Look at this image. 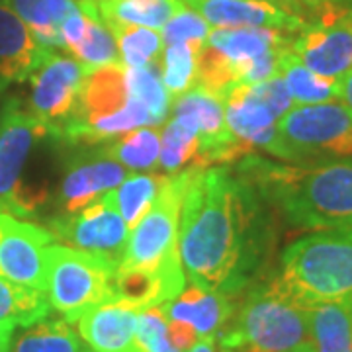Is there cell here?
<instances>
[{
  "label": "cell",
  "instance_id": "21",
  "mask_svg": "<svg viewBox=\"0 0 352 352\" xmlns=\"http://www.w3.org/2000/svg\"><path fill=\"white\" fill-rule=\"evenodd\" d=\"M106 24L163 30L184 8L182 0H96Z\"/></svg>",
  "mask_w": 352,
  "mask_h": 352
},
{
  "label": "cell",
  "instance_id": "10",
  "mask_svg": "<svg viewBox=\"0 0 352 352\" xmlns=\"http://www.w3.org/2000/svg\"><path fill=\"white\" fill-rule=\"evenodd\" d=\"M85 69L75 57L50 50L38 69L30 75V112L50 127L51 135L61 133L63 126L75 116Z\"/></svg>",
  "mask_w": 352,
  "mask_h": 352
},
{
  "label": "cell",
  "instance_id": "26",
  "mask_svg": "<svg viewBox=\"0 0 352 352\" xmlns=\"http://www.w3.org/2000/svg\"><path fill=\"white\" fill-rule=\"evenodd\" d=\"M51 311L47 294L0 278V323L30 327Z\"/></svg>",
  "mask_w": 352,
  "mask_h": 352
},
{
  "label": "cell",
  "instance_id": "41",
  "mask_svg": "<svg viewBox=\"0 0 352 352\" xmlns=\"http://www.w3.org/2000/svg\"><path fill=\"white\" fill-rule=\"evenodd\" d=\"M337 2H339V0H337ZM340 2H342V0H340ZM351 2H352V0H351Z\"/></svg>",
  "mask_w": 352,
  "mask_h": 352
},
{
  "label": "cell",
  "instance_id": "28",
  "mask_svg": "<svg viewBox=\"0 0 352 352\" xmlns=\"http://www.w3.org/2000/svg\"><path fill=\"white\" fill-rule=\"evenodd\" d=\"M73 57L80 63V67L85 69V75L106 67V65L122 63L120 59V51L116 45L110 28L102 22L100 10L98 4L96 8L90 12V20H88V28L85 38L76 43L75 47L71 50Z\"/></svg>",
  "mask_w": 352,
  "mask_h": 352
},
{
  "label": "cell",
  "instance_id": "15",
  "mask_svg": "<svg viewBox=\"0 0 352 352\" xmlns=\"http://www.w3.org/2000/svg\"><path fill=\"white\" fill-rule=\"evenodd\" d=\"M127 178V170L104 153H90L69 164L61 182L59 201L65 214H76L106 192L118 188Z\"/></svg>",
  "mask_w": 352,
  "mask_h": 352
},
{
  "label": "cell",
  "instance_id": "32",
  "mask_svg": "<svg viewBox=\"0 0 352 352\" xmlns=\"http://www.w3.org/2000/svg\"><path fill=\"white\" fill-rule=\"evenodd\" d=\"M112 32L120 59L126 67H143L155 63L163 51V38L157 30L139 25L106 24Z\"/></svg>",
  "mask_w": 352,
  "mask_h": 352
},
{
  "label": "cell",
  "instance_id": "43",
  "mask_svg": "<svg viewBox=\"0 0 352 352\" xmlns=\"http://www.w3.org/2000/svg\"><path fill=\"white\" fill-rule=\"evenodd\" d=\"M90 352H92V351H90Z\"/></svg>",
  "mask_w": 352,
  "mask_h": 352
},
{
  "label": "cell",
  "instance_id": "22",
  "mask_svg": "<svg viewBox=\"0 0 352 352\" xmlns=\"http://www.w3.org/2000/svg\"><path fill=\"white\" fill-rule=\"evenodd\" d=\"M159 164L168 175L182 173L184 166L201 168L198 126L190 116H175L166 122L161 139Z\"/></svg>",
  "mask_w": 352,
  "mask_h": 352
},
{
  "label": "cell",
  "instance_id": "7",
  "mask_svg": "<svg viewBox=\"0 0 352 352\" xmlns=\"http://www.w3.org/2000/svg\"><path fill=\"white\" fill-rule=\"evenodd\" d=\"M51 135L50 127L16 98H8L0 110V210L12 215L36 214L45 192L20 182V175L34 145Z\"/></svg>",
  "mask_w": 352,
  "mask_h": 352
},
{
  "label": "cell",
  "instance_id": "37",
  "mask_svg": "<svg viewBox=\"0 0 352 352\" xmlns=\"http://www.w3.org/2000/svg\"><path fill=\"white\" fill-rule=\"evenodd\" d=\"M14 331H16V325H12V323H0V352L10 351Z\"/></svg>",
  "mask_w": 352,
  "mask_h": 352
},
{
  "label": "cell",
  "instance_id": "3",
  "mask_svg": "<svg viewBox=\"0 0 352 352\" xmlns=\"http://www.w3.org/2000/svg\"><path fill=\"white\" fill-rule=\"evenodd\" d=\"M278 284L305 307L352 305V227L325 229L286 247Z\"/></svg>",
  "mask_w": 352,
  "mask_h": 352
},
{
  "label": "cell",
  "instance_id": "9",
  "mask_svg": "<svg viewBox=\"0 0 352 352\" xmlns=\"http://www.w3.org/2000/svg\"><path fill=\"white\" fill-rule=\"evenodd\" d=\"M51 233L75 249L98 254L116 264L122 263L129 239V227L118 212L113 190L76 214L53 219Z\"/></svg>",
  "mask_w": 352,
  "mask_h": 352
},
{
  "label": "cell",
  "instance_id": "2",
  "mask_svg": "<svg viewBox=\"0 0 352 352\" xmlns=\"http://www.w3.org/2000/svg\"><path fill=\"white\" fill-rule=\"evenodd\" d=\"M237 173L298 229L352 227V157L303 166L249 155Z\"/></svg>",
  "mask_w": 352,
  "mask_h": 352
},
{
  "label": "cell",
  "instance_id": "11",
  "mask_svg": "<svg viewBox=\"0 0 352 352\" xmlns=\"http://www.w3.org/2000/svg\"><path fill=\"white\" fill-rule=\"evenodd\" d=\"M53 241L50 229L0 210V278L45 292V247Z\"/></svg>",
  "mask_w": 352,
  "mask_h": 352
},
{
  "label": "cell",
  "instance_id": "17",
  "mask_svg": "<svg viewBox=\"0 0 352 352\" xmlns=\"http://www.w3.org/2000/svg\"><path fill=\"white\" fill-rule=\"evenodd\" d=\"M47 51L24 20L0 2V90L30 78Z\"/></svg>",
  "mask_w": 352,
  "mask_h": 352
},
{
  "label": "cell",
  "instance_id": "24",
  "mask_svg": "<svg viewBox=\"0 0 352 352\" xmlns=\"http://www.w3.org/2000/svg\"><path fill=\"white\" fill-rule=\"evenodd\" d=\"M8 352H90L65 319H41L14 337Z\"/></svg>",
  "mask_w": 352,
  "mask_h": 352
},
{
  "label": "cell",
  "instance_id": "4",
  "mask_svg": "<svg viewBox=\"0 0 352 352\" xmlns=\"http://www.w3.org/2000/svg\"><path fill=\"white\" fill-rule=\"evenodd\" d=\"M307 346H314L311 307L296 302L276 278L247 294L221 335L223 352H296Z\"/></svg>",
  "mask_w": 352,
  "mask_h": 352
},
{
  "label": "cell",
  "instance_id": "38",
  "mask_svg": "<svg viewBox=\"0 0 352 352\" xmlns=\"http://www.w3.org/2000/svg\"><path fill=\"white\" fill-rule=\"evenodd\" d=\"M188 352H215V339H212V337L198 339Z\"/></svg>",
  "mask_w": 352,
  "mask_h": 352
},
{
  "label": "cell",
  "instance_id": "39",
  "mask_svg": "<svg viewBox=\"0 0 352 352\" xmlns=\"http://www.w3.org/2000/svg\"><path fill=\"white\" fill-rule=\"evenodd\" d=\"M296 352H315L314 346H307V349H302V351H296Z\"/></svg>",
  "mask_w": 352,
  "mask_h": 352
},
{
  "label": "cell",
  "instance_id": "8",
  "mask_svg": "<svg viewBox=\"0 0 352 352\" xmlns=\"http://www.w3.org/2000/svg\"><path fill=\"white\" fill-rule=\"evenodd\" d=\"M288 163L352 157V113L344 104H298L278 120Z\"/></svg>",
  "mask_w": 352,
  "mask_h": 352
},
{
  "label": "cell",
  "instance_id": "40",
  "mask_svg": "<svg viewBox=\"0 0 352 352\" xmlns=\"http://www.w3.org/2000/svg\"><path fill=\"white\" fill-rule=\"evenodd\" d=\"M270 2H274V0H270ZM286 2H289V0H286Z\"/></svg>",
  "mask_w": 352,
  "mask_h": 352
},
{
  "label": "cell",
  "instance_id": "12",
  "mask_svg": "<svg viewBox=\"0 0 352 352\" xmlns=\"http://www.w3.org/2000/svg\"><path fill=\"white\" fill-rule=\"evenodd\" d=\"M292 51L314 73L339 80L352 69V12L305 24Z\"/></svg>",
  "mask_w": 352,
  "mask_h": 352
},
{
  "label": "cell",
  "instance_id": "16",
  "mask_svg": "<svg viewBox=\"0 0 352 352\" xmlns=\"http://www.w3.org/2000/svg\"><path fill=\"white\" fill-rule=\"evenodd\" d=\"M129 100L126 85V65L116 63L100 67L85 75L80 98L75 116L67 122L59 138L69 129L87 127L120 112Z\"/></svg>",
  "mask_w": 352,
  "mask_h": 352
},
{
  "label": "cell",
  "instance_id": "18",
  "mask_svg": "<svg viewBox=\"0 0 352 352\" xmlns=\"http://www.w3.org/2000/svg\"><path fill=\"white\" fill-rule=\"evenodd\" d=\"M229 298L231 296L221 292L201 289L192 284L188 289H182L173 302L163 303L161 309L168 321L186 323L198 333L200 339H215V335L227 325L233 311Z\"/></svg>",
  "mask_w": 352,
  "mask_h": 352
},
{
  "label": "cell",
  "instance_id": "42",
  "mask_svg": "<svg viewBox=\"0 0 352 352\" xmlns=\"http://www.w3.org/2000/svg\"><path fill=\"white\" fill-rule=\"evenodd\" d=\"M0 110H2V108H0Z\"/></svg>",
  "mask_w": 352,
  "mask_h": 352
},
{
  "label": "cell",
  "instance_id": "5",
  "mask_svg": "<svg viewBox=\"0 0 352 352\" xmlns=\"http://www.w3.org/2000/svg\"><path fill=\"white\" fill-rule=\"evenodd\" d=\"M194 170L196 168H186L182 173L164 176L149 212L131 229L124 258L118 266L124 270H141L157 276L173 294V298L180 296L186 282L178 245V221L184 192Z\"/></svg>",
  "mask_w": 352,
  "mask_h": 352
},
{
  "label": "cell",
  "instance_id": "27",
  "mask_svg": "<svg viewBox=\"0 0 352 352\" xmlns=\"http://www.w3.org/2000/svg\"><path fill=\"white\" fill-rule=\"evenodd\" d=\"M126 85L129 98L138 100L149 112L151 126L164 124L173 98L164 88L157 61L143 67H126Z\"/></svg>",
  "mask_w": 352,
  "mask_h": 352
},
{
  "label": "cell",
  "instance_id": "30",
  "mask_svg": "<svg viewBox=\"0 0 352 352\" xmlns=\"http://www.w3.org/2000/svg\"><path fill=\"white\" fill-rule=\"evenodd\" d=\"M102 153L133 170L151 168L161 155V138L151 127H138L129 133L120 135L116 143L102 149Z\"/></svg>",
  "mask_w": 352,
  "mask_h": 352
},
{
  "label": "cell",
  "instance_id": "25",
  "mask_svg": "<svg viewBox=\"0 0 352 352\" xmlns=\"http://www.w3.org/2000/svg\"><path fill=\"white\" fill-rule=\"evenodd\" d=\"M278 73L282 75L292 98L298 104H323L339 98V80L317 75L307 69L294 55L292 47L284 53Z\"/></svg>",
  "mask_w": 352,
  "mask_h": 352
},
{
  "label": "cell",
  "instance_id": "35",
  "mask_svg": "<svg viewBox=\"0 0 352 352\" xmlns=\"http://www.w3.org/2000/svg\"><path fill=\"white\" fill-rule=\"evenodd\" d=\"M168 339H170V344H173L175 352H188L192 349V344L200 339V337L186 323L168 321Z\"/></svg>",
  "mask_w": 352,
  "mask_h": 352
},
{
  "label": "cell",
  "instance_id": "14",
  "mask_svg": "<svg viewBox=\"0 0 352 352\" xmlns=\"http://www.w3.org/2000/svg\"><path fill=\"white\" fill-rule=\"evenodd\" d=\"M212 28H270L280 32H302L300 16L270 0H182Z\"/></svg>",
  "mask_w": 352,
  "mask_h": 352
},
{
  "label": "cell",
  "instance_id": "1",
  "mask_svg": "<svg viewBox=\"0 0 352 352\" xmlns=\"http://www.w3.org/2000/svg\"><path fill=\"white\" fill-rule=\"evenodd\" d=\"M263 196L223 166L196 168L180 210L184 274L201 289L237 294L274 243Z\"/></svg>",
  "mask_w": 352,
  "mask_h": 352
},
{
  "label": "cell",
  "instance_id": "23",
  "mask_svg": "<svg viewBox=\"0 0 352 352\" xmlns=\"http://www.w3.org/2000/svg\"><path fill=\"white\" fill-rule=\"evenodd\" d=\"M311 339L315 352H352V305L311 307Z\"/></svg>",
  "mask_w": 352,
  "mask_h": 352
},
{
  "label": "cell",
  "instance_id": "31",
  "mask_svg": "<svg viewBox=\"0 0 352 352\" xmlns=\"http://www.w3.org/2000/svg\"><path fill=\"white\" fill-rule=\"evenodd\" d=\"M163 178L164 176L127 175L126 180L118 188H113L118 212L129 229L138 226L141 217L149 212L163 184Z\"/></svg>",
  "mask_w": 352,
  "mask_h": 352
},
{
  "label": "cell",
  "instance_id": "33",
  "mask_svg": "<svg viewBox=\"0 0 352 352\" xmlns=\"http://www.w3.org/2000/svg\"><path fill=\"white\" fill-rule=\"evenodd\" d=\"M138 342L145 352H175L168 339V319L161 305L145 307L139 311Z\"/></svg>",
  "mask_w": 352,
  "mask_h": 352
},
{
  "label": "cell",
  "instance_id": "36",
  "mask_svg": "<svg viewBox=\"0 0 352 352\" xmlns=\"http://www.w3.org/2000/svg\"><path fill=\"white\" fill-rule=\"evenodd\" d=\"M339 98L352 113V69L344 76L339 78Z\"/></svg>",
  "mask_w": 352,
  "mask_h": 352
},
{
  "label": "cell",
  "instance_id": "13",
  "mask_svg": "<svg viewBox=\"0 0 352 352\" xmlns=\"http://www.w3.org/2000/svg\"><path fill=\"white\" fill-rule=\"evenodd\" d=\"M143 307L113 298L82 315L78 335L92 352H145L138 342V315Z\"/></svg>",
  "mask_w": 352,
  "mask_h": 352
},
{
  "label": "cell",
  "instance_id": "29",
  "mask_svg": "<svg viewBox=\"0 0 352 352\" xmlns=\"http://www.w3.org/2000/svg\"><path fill=\"white\" fill-rule=\"evenodd\" d=\"M206 43V41H204ZM201 41H186L166 45L163 53V78L164 88L168 90L170 98L176 100L198 82V53Z\"/></svg>",
  "mask_w": 352,
  "mask_h": 352
},
{
  "label": "cell",
  "instance_id": "19",
  "mask_svg": "<svg viewBox=\"0 0 352 352\" xmlns=\"http://www.w3.org/2000/svg\"><path fill=\"white\" fill-rule=\"evenodd\" d=\"M206 43L221 51L235 67L266 53L292 47L286 32L270 28H215Z\"/></svg>",
  "mask_w": 352,
  "mask_h": 352
},
{
  "label": "cell",
  "instance_id": "6",
  "mask_svg": "<svg viewBox=\"0 0 352 352\" xmlns=\"http://www.w3.org/2000/svg\"><path fill=\"white\" fill-rule=\"evenodd\" d=\"M118 266L98 254L51 243L45 247L50 305L67 323H75L90 309L118 298L113 289Z\"/></svg>",
  "mask_w": 352,
  "mask_h": 352
},
{
  "label": "cell",
  "instance_id": "34",
  "mask_svg": "<svg viewBox=\"0 0 352 352\" xmlns=\"http://www.w3.org/2000/svg\"><path fill=\"white\" fill-rule=\"evenodd\" d=\"M210 24L201 18L200 14L194 12L192 8L184 6L176 14L173 20H168L161 30V38L164 45L175 43H186V41H206L210 36Z\"/></svg>",
  "mask_w": 352,
  "mask_h": 352
},
{
  "label": "cell",
  "instance_id": "20",
  "mask_svg": "<svg viewBox=\"0 0 352 352\" xmlns=\"http://www.w3.org/2000/svg\"><path fill=\"white\" fill-rule=\"evenodd\" d=\"M18 14L45 47H63L61 25L78 10V0H0Z\"/></svg>",
  "mask_w": 352,
  "mask_h": 352
}]
</instances>
